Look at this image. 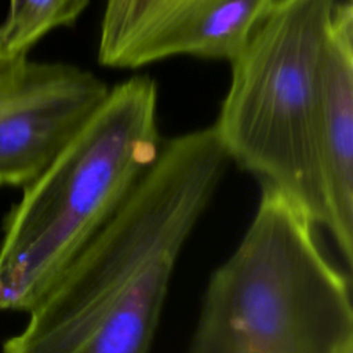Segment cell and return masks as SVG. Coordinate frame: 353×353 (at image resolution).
<instances>
[{
	"instance_id": "6da1fadb",
	"label": "cell",
	"mask_w": 353,
	"mask_h": 353,
	"mask_svg": "<svg viewBox=\"0 0 353 353\" xmlns=\"http://www.w3.org/2000/svg\"><path fill=\"white\" fill-rule=\"evenodd\" d=\"M229 161L214 124L161 142L123 207L1 353H149L178 256Z\"/></svg>"
},
{
	"instance_id": "7a4b0ae2",
	"label": "cell",
	"mask_w": 353,
	"mask_h": 353,
	"mask_svg": "<svg viewBox=\"0 0 353 353\" xmlns=\"http://www.w3.org/2000/svg\"><path fill=\"white\" fill-rule=\"evenodd\" d=\"M157 84L113 88L12 207L0 243V309L28 312L127 201L156 160Z\"/></svg>"
},
{
	"instance_id": "3957f363",
	"label": "cell",
	"mask_w": 353,
	"mask_h": 353,
	"mask_svg": "<svg viewBox=\"0 0 353 353\" xmlns=\"http://www.w3.org/2000/svg\"><path fill=\"white\" fill-rule=\"evenodd\" d=\"M314 228L262 183L241 241L210 277L188 353H353L350 279Z\"/></svg>"
},
{
	"instance_id": "277c9868",
	"label": "cell",
	"mask_w": 353,
	"mask_h": 353,
	"mask_svg": "<svg viewBox=\"0 0 353 353\" xmlns=\"http://www.w3.org/2000/svg\"><path fill=\"white\" fill-rule=\"evenodd\" d=\"M336 0H277L232 65L214 123L230 160L328 229L319 114L324 51Z\"/></svg>"
},
{
	"instance_id": "5b68a950",
	"label": "cell",
	"mask_w": 353,
	"mask_h": 353,
	"mask_svg": "<svg viewBox=\"0 0 353 353\" xmlns=\"http://www.w3.org/2000/svg\"><path fill=\"white\" fill-rule=\"evenodd\" d=\"M95 73L61 62L0 58V186H26L108 94Z\"/></svg>"
},
{
	"instance_id": "8992f818",
	"label": "cell",
	"mask_w": 353,
	"mask_h": 353,
	"mask_svg": "<svg viewBox=\"0 0 353 353\" xmlns=\"http://www.w3.org/2000/svg\"><path fill=\"white\" fill-rule=\"evenodd\" d=\"M319 148L328 229L343 261L353 263V6L335 3L324 51Z\"/></svg>"
},
{
	"instance_id": "52a82bcc",
	"label": "cell",
	"mask_w": 353,
	"mask_h": 353,
	"mask_svg": "<svg viewBox=\"0 0 353 353\" xmlns=\"http://www.w3.org/2000/svg\"><path fill=\"white\" fill-rule=\"evenodd\" d=\"M215 0H106L98 61L139 68L161 59L165 43Z\"/></svg>"
},
{
	"instance_id": "ba28073f",
	"label": "cell",
	"mask_w": 353,
	"mask_h": 353,
	"mask_svg": "<svg viewBox=\"0 0 353 353\" xmlns=\"http://www.w3.org/2000/svg\"><path fill=\"white\" fill-rule=\"evenodd\" d=\"M90 0H10L0 23V58L28 55L47 33L73 25Z\"/></svg>"
},
{
	"instance_id": "9c48e42d",
	"label": "cell",
	"mask_w": 353,
	"mask_h": 353,
	"mask_svg": "<svg viewBox=\"0 0 353 353\" xmlns=\"http://www.w3.org/2000/svg\"><path fill=\"white\" fill-rule=\"evenodd\" d=\"M349 1H352V0H349Z\"/></svg>"
}]
</instances>
